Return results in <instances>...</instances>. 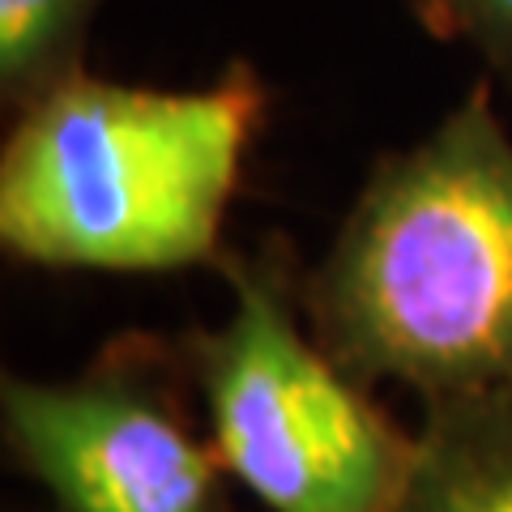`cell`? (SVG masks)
Returning a JSON list of instances; mask_svg holds the SVG:
<instances>
[{
  "label": "cell",
  "instance_id": "5",
  "mask_svg": "<svg viewBox=\"0 0 512 512\" xmlns=\"http://www.w3.org/2000/svg\"><path fill=\"white\" fill-rule=\"evenodd\" d=\"M414 440L389 512H512V389L423 406Z\"/></svg>",
  "mask_w": 512,
  "mask_h": 512
},
{
  "label": "cell",
  "instance_id": "1",
  "mask_svg": "<svg viewBox=\"0 0 512 512\" xmlns=\"http://www.w3.org/2000/svg\"><path fill=\"white\" fill-rule=\"evenodd\" d=\"M303 308L363 389L423 406L512 389V128L487 90L372 167Z\"/></svg>",
  "mask_w": 512,
  "mask_h": 512
},
{
  "label": "cell",
  "instance_id": "6",
  "mask_svg": "<svg viewBox=\"0 0 512 512\" xmlns=\"http://www.w3.org/2000/svg\"><path fill=\"white\" fill-rule=\"evenodd\" d=\"M103 0H0V86L9 99H39L64 82Z\"/></svg>",
  "mask_w": 512,
  "mask_h": 512
},
{
  "label": "cell",
  "instance_id": "8",
  "mask_svg": "<svg viewBox=\"0 0 512 512\" xmlns=\"http://www.w3.org/2000/svg\"><path fill=\"white\" fill-rule=\"evenodd\" d=\"M18 512H30V508H18Z\"/></svg>",
  "mask_w": 512,
  "mask_h": 512
},
{
  "label": "cell",
  "instance_id": "7",
  "mask_svg": "<svg viewBox=\"0 0 512 512\" xmlns=\"http://www.w3.org/2000/svg\"><path fill=\"white\" fill-rule=\"evenodd\" d=\"M444 9L461 35L483 43L512 73V0H444Z\"/></svg>",
  "mask_w": 512,
  "mask_h": 512
},
{
  "label": "cell",
  "instance_id": "2",
  "mask_svg": "<svg viewBox=\"0 0 512 512\" xmlns=\"http://www.w3.org/2000/svg\"><path fill=\"white\" fill-rule=\"evenodd\" d=\"M261 111V77L244 64L201 90L69 73L5 141L0 244L30 265L94 274L218 265Z\"/></svg>",
  "mask_w": 512,
  "mask_h": 512
},
{
  "label": "cell",
  "instance_id": "4",
  "mask_svg": "<svg viewBox=\"0 0 512 512\" xmlns=\"http://www.w3.org/2000/svg\"><path fill=\"white\" fill-rule=\"evenodd\" d=\"M184 367L116 338L82 372L0 380L5 453L52 512H235L231 474L184 406Z\"/></svg>",
  "mask_w": 512,
  "mask_h": 512
},
{
  "label": "cell",
  "instance_id": "3",
  "mask_svg": "<svg viewBox=\"0 0 512 512\" xmlns=\"http://www.w3.org/2000/svg\"><path fill=\"white\" fill-rule=\"evenodd\" d=\"M231 312L184 342L231 483L269 512H389L414 466V431L397 427L303 329L286 282L261 261L222 256Z\"/></svg>",
  "mask_w": 512,
  "mask_h": 512
}]
</instances>
